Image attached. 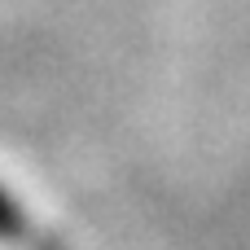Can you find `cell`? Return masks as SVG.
Instances as JSON below:
<instances>
[{"mask_svg": "<svg viewBox=\"0 0 250 250\" xmlns=\"http://www.w3.org/2000/svg\"><path fill=\"white\" fill-rule=\"evenodd\" d=\"M31 237V224L22 215V207L0 189V242H26Z\"/></svg>", "mask_w": 250, "mask_h": 250, "instance_id": "cell-1", "label": "cell"}]
</instances>
